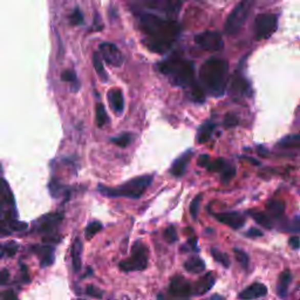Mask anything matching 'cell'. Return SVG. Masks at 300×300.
Segmentation results:
<instances>
[{"label":"cell","mask_w":300,"mask_h":300,"mask_svg":"<svg viewBox=\"0 0 300 300\" xmlns=\"http://www.w3.org/2000/svg\"><path fill=\"white\" fill-rule=\"evenodd\" d=\"M18 250H19V244L17 242L14 241L7 242L3 246V256L4 254H6V256L9 257H13L14 254L18 252Z\"/></svg>","instance_id":"cell-34"},{"label":"cell","mask_w":300,"mask_h":300,"mask_svg":"<svg viewBox=\"0 0 300 300\" xmlns=\"http://www.w3.org/2000/svg\"><path fill=\"white\" fill-rule=\"evenodd\" d=\"M70 23L72 25H81V24L83 23V14L82 12H81L79 9H75L74 11L72 12V14L70 15Z\"/></svg>","instance_id":"cell-38"},{"label":"cell","mask_w":300,"mask_h":300,"mask_svg":"<svg viewBox=\"0 0 300 300\" xmlns=\"http://www.w3.org/2000/svg\"><path fill=\"white\" fill-rule=\"evenodd\" d=\"M93 65H94V68L97 73V75L100 76V79L102 81H107L108 74L106 72V68H104L102 56H101L99 52H95V53L93 54Z\"/></svg>","instance_id":"cell-24"},{"label":"cell","mask_w":300,"mask_h":300,"mask_svg":"<svg viewBox=\"0 0 300 300\" xmlns=\"http://www.w3.org/2000/svg\"><path fill=\"white\" fill-rule=\"evenodd\" d=\"M144 2L153 9L161 10L167 13H176L180 11L183 0H144Z\"/></svg>","instance_id":"cell-13"},{"label":"cell","mask_w":300,"mask_h":300,"mask_svg":"<svg viewBox=\"0 0 300 300\" xmlns=\"http://www.w3.org/2000/svg\"><path fill=\"white\" fill-rule=\"evenodd\" d=\"M211 256L213 257L215 261L220 263V264H222L224 267L230 266V258H229L228 254L222 252V251L216 249V247H212L211 249Z\"/></svg>","instance_id":"cell-31"},{"label":"cell","mask_w":300,"mask_h":300,"mask_svg":"<svg viewBox=\"0 0 300 300\" xmlns=\"http://www.w3.org/2000/svg\"><path fill=\"white\" fill-rule=\"evenodd\" d=\"M246 236L247 237H251V238H258V237H262L263 236V232H262L261 230H258L256 228H251L246 232Z\"/></svg>","instance_id":"cell-46"},{"label":"cell","mask_w":300,"mask_h":300,"mask_svg":"<svg viewBox=\"0 0 300 300\" xmlns=\"http://www.w3.org/2000/svg\"><path fill=\"white\" fill-rule=\"evenodd\" d=\"M226 164V162L222 159H218L213 162H210V164L208 165V169L209 172H218V173H222V170L224 169Z\"/></svg>","instance_id":"cell-40"},{"label":"cell","mask_w":300,"mask_h":300,"mask_svg":"<svg viewBox=\"0 0 300 300\" xmlns=\"http://www.w3.org/2000/svg\"><path fill=\"white\" fill-rule=\"evenodd\" d=\"M164 238H165V241H167L168 243H175V242H177L178 236H177L176 229L174 228L173 225H170L169 228L164 231Z\"/></svg>","instance_id":"cell-41"},{"label":"cell","mask_w":300,"mask_h":300,"mask_svg":"<svg viewBox=\"0 0 300 300\" xmlns=\"http://www.w3.org/2000/svg\"><path fill=\"white\" fill-rule=\"evenodd\" d=\"M36 256L40 259V265L42 267L51 266L55 261V249L50 245L34 246Z\"/></svg>","instance_id":"cell-15"},{"label":"cell","mask_w":300,"mask_h":300,"mask_svg":"<svg viewBox=\"0 0 300 300\" xmlns=\"http://www.w3.org/2000/svg\"><path fill=\"white\" fill-rule=\"evenodd\" d=\"M277 15L274 14H259L254 23V33L258 40L267 39L277 30Z\"/></svg>","instance_id":"cell-7"},{"label":"cell","mask_w":300,"mask_h":300,"mask_svg":"<svg viewBox=\"0 0 300 300\" xmlns=\"http://www.w3.org/2000/svg\"><path fill=\"white\" fill-rule=\"evenodd\" d=\"M215 285V277L211 272L204 274L200 281H198L196 284H195L194 287V293L196 294H204L206 292L210 291L212 289V286Z\"/></svg>","instance_id":"cell-18"},{"label":"cell","mask_w":300,"mask_h":300,"mask_svg":"<svg viewBox=\"0 0 300 300\" xmlns=\"http://www.w3.org/2000/svg\"><path fill=\"white\" fill-rule=\"evenodd\" d=\"M86 293L88 295H91L93 298H97V299H101L103 295V291H101L100 289H97L96 286H93V285H88L87 289H86Z\"/></svg>","instance_id":"cell-42"},{"label":"cell","mask_w":300,"mask_h":300,"mask_svg":"<svg viewBox=\"0 0 300 300\" xmlns=\"http://www.w3.org/2000/svg\"><path fill=\"white\" fill-rule=\"evenodd\" d=\"M81 253H82V243L80 239H75L72 247V262L74 272H80L81 270Z\"/></svg>","instance_id":"cell-21"},{"label":"cell","mask_w":300,"mask_h":300,"mask_svg":"<svg viewBox=\"0 0 300 300\" xmlns=\"http://www.w3.org/2000/svg\"><path fill=\"white\" fill-rule=\"evenodd\" d=\"M22 272H23V277H24V282L28 283L30 282V277H28V273H27V269L25 265H22Z\"/></svg>","instance_id":"cell-50"},{"label":"cell","mask_w":300,"mask_h":300,"mask_svg":"<svg viewBox=\"0 0 300 300\" xmlns=\"http://www.w3.org/2000/svg\"><path fill=\"white\" fill-rule=\"evenodd\" d=\"M61 80L66 81V82H71L73 91H78L79 88L78 76H76V74L73 71H65L61 74Z\"/></svg>","instance_id":"cell-33"},{"label":"cell","mask_w":300,"mask_h":300,"mask_svg":"<svg viewBox=\"0 0 300 300\" xmlns=\"http://www.w3.org/2000/svg\"><path fill=\"white\" fill-rule=\"evenodd\" d=\"M201 195L200 196H196L194 198V201L191 202V204H190V213H191V216L194 220H196L197 216H198V212H200V206H201Z\"/></svg>","instance_id":"cell-39"},{"label":"cell","mask_w":300,"mask_h":300,"mask_svg":"<svg viewBox=\"0 0 300 300\" xmlns=\"http://www.w3.org/2000/svg\"><path fill=\"white\" fill-rule=\"evenodd\" d=\"M211 300H224V298H222L221 295H212Z\"/></svg>","instance_id":"cell-51"},{"label":"cell","mask_w":300,"mask_h":300,"mask_svg":"<svg viewBox=\"0 0 300 300\" xmlns=\"http://www.w3.org/2000/svg\"><path fill=\"white\" fill-rule=\"evenodd\" d=\"M184 269L191 273L203 272L205 270V263L200 257H191L184 263Z\"/></svg>","instance_id":"cell-23"},{"label":"cell","mask_w":300,"mask_h":300,"mask_svg":"<svg viewBox=\"0 0 300 300\" xmlns=\"http://www.w3.org/2000/svg\"><path fill=\"white\" fill-rule=\"evenodd\" d=\"M238 123V119H237V116L234 115V114H228L226 115V117H225V120H224V124L226 125V127H234V125H236Z\"/></svg>","instance_id":"cell-43"},{"label":"cell","mask_w":300,"mask_h":300,"mask_svg":"<svg viewBox=\"0 0 300 300\" xmlns=\"http://www.w3.org/2000/svg\"><path fill=\"white\" fill-rule=\"evenodd\" d=\"M234 252V256H236L237 262L241 264L244 269H247V266H249V256L244 252L243 250H239V249H234L233 250Z\"/></svg>","instance_id":"cell-37"},{"label":"cell","mask_w":300,"mask_h":300,"mask_svg":"<svg viewBox=\"0 0 300 300\" xmlns=\"http://www.w3.org/2000/svg\"><path fill=\"white\" fill-rule=\"evenodd\" d=\"M3 226L4 228L9 229L10 231H17V232H20V231H24L27 229V224L25 222H19L18 220H7V221H3Z\"/></svg>","instance_id":"cell-28"},{"label":"cell","mask_w":300,"mask_h":300,"mask_svg":"<svg viewBox=\"0 0 300 300\" xmlns=\"http://www.w3.org/2000/svg\"><path fill=\"white\" fill-rule=\"evenodd\" d=\"M159 70L167 76L173 86L190 89L196 84L195 81V67L189 60L173 55L159 65Z\"/></svg>","instance_id":"cell-3"},{"label":"cell","mask_w":300,"mask_h":300,"mask_svg":"<svg viewBox=\"0 0 300 300\" xmlns=\"http://www.w3.org/2000/svg\"><path fill=\"white\" fill-rule=\"evenodd\" d=\"M61 221L62 213L46 215V216L41 217L38 222H36V230L41 233L50 234L52 232H54L60 223H61Z\"/></svg>","instance_id":"cell-11"},{"label":"cell","mask_w":300,"mask_h":300,"mask_svg":"<svg viewBox=\"0 0 300 300\" xmlns=\"http://www.w3.org/2000/svg\"><path fill=\"white\" fill-rule=\"evenodd\" d=\"M213 129H215V123H212L211 121H206V122L202 124L197 132L198 143L202 144V143H205V142H208L212 135Z\"/></svg>","instance_id":"cell-22"},{"label":"cell","mask_w":300,"mask_h":300,"mask_svg":"<svg viewBox=\"0 0 300 300\" xmlns=\"http://www.w3.org/2000/svg\"><path fill=\"white\" fill-rule=\"evenodd\" d=\"M266 294H267V289L264 284L254 283L239 293V299L253 300V299L265 297Z\"/></svg>","instance_id":"cell-14"},{"label":"cell","mask_w":300,"mask_h":300,"mask_svg":"<svg viewBox=\"0 0 300 300\" xmlns=\"http://www.w3.org/2000/svg\"><path fill=\"white\" fill-rule=\"evenodd\" d=\"M266 209L271 217L279 218L285 211V204L282 201H270L266 205Z\"/></svg>","instance_id":"cell-25"},{"label":"cell","mask_w":300,"mask_h":300,"mask_svg":"<svg viewBox=\"0 0 300 300\" xmlns=\"http://www.w3.org/2000/svg\"><path fill=\"white\" fill-rule=\"evenodd\" d=\"M289 244L293 250H298L300 247V238L298 236L291 237L290 241H289Z\"/></svg>","instance_id":"cell-47"},{"label":"cell","mask_w":300,"mask_h":300,"mask_svg":"<svg viewBox=\"0 0 300 300\" xmlns=\"http://www.w3.org/2000/svg\"><path fill=\"white\" fill-rule=\"evenodd\" d=\"M108 102L111 104V108L115 112V114H122L124 108V99L122 92L119 88L111 89L108 92Z\"/></svg>","instance_id":"cell-17"},{"label":"cell","mask_w":300,"mask_h":300,"mask_svg":"<svg viewBox=\"0 0 300 300\" xmlns=\"http://www.w3.org/2000/svg\"><path fill=\"white\" fill-rule=\"evenodd\" d=\"M209 164H210V156L206 155V154H202V155L198 157V165L208 168Z\"/></svg>","instance_id":"cell-44"},{"label":"cell","mask_w":300,"mask_h":300,"mask_svg":"<svg viewBox=\"0 0 300 300\" xmlns=\"http://www.w3.org/2000/svg\"><path fill=\"white\" fill-rule=\"evenodd\" d=\"M148 266V249L143 243L136 241L132 246V256L120 263V269L125 272L143 271Z\"/></svg>","instance_id":"cell-6"},{"label":"cell","mask_w":300,"mask_h":300,"mask_svg":"<svg viewBox=\"0 0 300 300\" xmlns=\"http://www.w3.org/2000/svg\"><path fill=\"white\" fill-rule=\"evenodd\" d=\"M254 3H256V0H242L241 3H238V5L232 10L225 22L224 31L226 34L232 35L238 33L239 30L245 24L246 19L249 18Z\"/></svg>","instance_id":"cell-5"},{"label":"cell","mask_w":300,"mask_h":300,"mask_svg":"<svg viewBox=\"0 0 300 300\" xmlns=\"http://www.w3.org/2000/svg\"><path fill=\"white\" fill-rule=\"evenodd\" d=\"M95 116H96V123L99 127H104L108 122V115L106 112V108L102 103H97L95 108Z\"/></svg>","instance_id":"cell-26"},{"label":"cell","mask_w":300,"mask_h":300,"mask_svg":"<svg viewBox=\"0 0 300 300\" xmlns=\"http://www.w3.org/2000/svg\"><path fill=\"white\" fill-rule=\"evenodd\" d=\"M292 275L289 270H285L282 272L281 277H279V283L277 285V293L281 298H286L287 291H289V286L291 284Z\"/></svg>","instance_id":"cell-20"},{"label":"cell","mask_w":300,"mask_h":300,"mask_svg":"<svg viewBox=\"0 0 300 300\" xmlns=\"http://www.w3.org/2000/svg\"><path fill=\"white\" fill-rule=\"evenodd\" d=\"M279 145L285 148H297L300 149V134L289 135L279 142Z\"/></svg>","instance_id":"cell-27"},{"label":"cell","mask_w":300,"mask_h":300,"mask_svg":"<svg viewBox=\"0 0 300 300\" xmlns=\"http://www.w3.org/2000/svg\"><path fill=\"white\" fill-rule=\"evenodd\" d=\"M195 41L205 51H212L217 52L220 51L224 46V41H223L222 35L218 32L215 31H204L202 33L197 34L195 38Z\"/></svg>","instance_id":"cell-8"},{"label":"cell","mask_w":300,"mask_h":300,"mask_svg":"<svg viewBox=\"0 0 300 300\" xmlns=\"http://www.w3.org/2000/svg\"><path fill=\"white\" fill-rule=\"evenodd\" d=\"M229 78V63L224 59L210 58L202 65L200 81L204 92L211 96L224 94Z\"/></svg>","instance_id":"cell-2"},{"label":"cell","mask_w":300,"mask_h":300,"mask_svg":"<svg viewBox=\"0 0 300 300\" xmlns=\"http://www.w3.org/2000/svg\"><path fill=\"white\" fill-rule=\"evenodd\" d=\"M231 93L236 95H244L247 93V89H249V84H247L246 80L243 78V76L236 74L232 78L231 81Z\"/></svg>","instance_id":"cell-19"},{"label":"cell","mask_w":300,"mask_h":300,"mask_svg":"<svg viewBox=\"0 0 300 300\" xmlns=\"http://www.w3.org/2000/svg\"><path fill=\"white\" fill-rule=\"evenodd\" d=\"M236 175V168L233 167L232 164H229L226 163L224 169L222 170L221 173V178H222V182L223 183H228L232 178Z\"/></svg>","instance_id":"cell-32"},{"label":"cell","mask_w":300,"mask_h":300,"mask_svg":"<svg viewBox=\"0 0 300 300\" xmlns=\"http://www.w3.org/2000/svg\"><path fill=\"white\" fill-rule=\"evenodd\" d=\"M216 220L218 222L223 223V224L229 225L232 229H241L242 226L245 224V217L242 213L231 211V212H223V213H216L215 215Z\"/></svg>","instance_id":"cell-12"},{"label":"cell","mask_w":300,"mask_h":300,"mask_svg":"<svg viewBox=\"0 0 300 300\" xmlns=\"http://www.w3.org/2000/svg\"><path fill=\"white\" fill-rule=\"evenodd\" d=\"M48 189L53 197H59L65 191V186L58 180H52L48 184Z\"/></svg>","instance_id":"cell-35"},{"label":"cell","mask_w":300,"mask_h":300,"mask_svg":"<svg viewBox=\"0 0 300 300\" xmlns=\"http://www.w3.org/2000/svg\"><path fill=\"white\" fill-rule=\"evenodd\" d=\"M3 299L4 300H18L17 294H15V292L13 290H6L5 292L3 293Z\"/></svg>","instance_id":"cell-45"},{"label":"cell","mask_w":300,"mask_h":300,"mask_svg":"<svg viewBox=\"0 0 300 300\" xmlns=\"http://www.w3.org/2000/svg\"><path fill=\"white\" fill-rule=\"evenodd\" d=\"M76 300H82V299H76Z\"/></svg>","instance_id":"cell-53"},{"label":"cell","mask_w":300,"mask_h":300,"mask_svg":"<svg viewBox=\"0 0 300 300\" xmlns=\"http://www.w3.org/2000/svg\"><path fill=\"white\" fill-rule=\"evenodd\" d=\"M251 217L256 221L259 225L264 226L266 229L272 228V222L270 220V216L263 212H251Z\"/></svg>","instance_id":"cell-30"},{"label":"cell","mask_w":300,"mask_h":300,"mask_svg":"<svg viewBox=\"0 0 300 300\" xmlns=\"http://www.w3.org/2000/svg\"><path fill=\"white\" fill-rule=\"evenodd\" d=\"M9 278H10V272L6 269H4L2 271V275H0V282H2L3 285H5V284L9 282Z\"/></svg>","instance_id":"cell-48"},{"label":"cell","mask_w":300,"mask_h":300,"mask_svg":"<svg viewBox=\"0 0 300 300\" xmlns=\"http://www.w3.org/2000/svg\"><path fill=\"white\" fill-rule=\"evenodd\" d=\"M136 15L140 30L143 34V42L152 52L165 53L180 36V25L174 20L145 12H137Z\"/></svg>","instance_id":"cell-1"},{"label":"cell","mask_w":300,"mask_h":300,"mask_svg":"<svg viewBox=\"0 0 300 300\" xmlns=\"http://www.w3.org/2000/svg\"><path fill=\"white\" fill-rule=\"evenodd\" d=\"M133 141V134L131 133H123L117 135L116 137H113L112 142L116 145H119L121 148H125L127 145L131 144V142Z\"/></svg>","instance_id":"cell-29"},{"label":"cell","mask_w":300,"mask_h":300,"mask_svg":"<svg viewBox=\"0 0 300 300\" xmlns=\"http://www.w3.org/2000/svg\"><path fill=\"white\" fill-rule=\"evenodd\" d=\"M192 157V152L189 150V152H185L183 155L174 162L172 168H170V174L175 177H181L184 175L186 167H188L190 160Z\"/></svg>","instance_id":"cell-16"},{"label":"cell","mask_w":300,"mask_h":300,"mask_svg":"<svg viewBox=\"0 0 300 300\" xmlns=\"http://www.w3.org/2000/svg\"><path fill=\"white\" fill-rule=\"evenodd\" d=\"M169 293L178 299H188L194 293V289L189 281L182 275H176L170 281Z\"/></svg>","instance_id":"cell-9"},{"label":"cell","mask_w":300,"mask_h":300,"mask_svg":"<svg viewBox=\"0 0 300 300\" xmlns=\"http://www.w3.org/2000/svg\"><path fill=\"white\" fill-rule=\"evenodd\" d=\"M102 230V224L100 222H92L89 223L86 228V237L89 239L92 237H94L97 232Z\"/></svg>","instance_id":"cell-36"},{"label":"cell","mask_w":300,"mask_h":300,"mask_svg":"<svg viewBox=\"0 0 300 300\" xmlns=\"http://www.w3.org/2000/svg\"><path fill=\"white\" fill-rule=\"evenodd\" d=\"M153 182L152 175H144L133 178V180L125 182L122 185L109 188V186L99 185L100 194L107 197H128V198H139L145 192Z\"/></svg>","instance_id":"cell-4"},{"label":"cell","mask_w":300,"mask_h":300,"mask_svg":"<svg viewBox=\"0 0 300 300\" xmlns=\"http://www.w3.org/2000/svg\"><path fill=\"white\" fill-rule=\"evenodd\" d=\"M157 299H159V300H170L168 298H165L163 294H159V295H157Z\"/></svg>","instance_id":"cell-52"},{"label":"cell","mask_w":300,"mask_h":300,"mask_svg":"<svg viewBox=\"0 0 300 300\" xmlns=\"http://www.w3.org/2000/svg\"><path fill=\"white\" fill-rule=\"evenodd\" d=\"M197 243H198V241H197V238H196V237H192V238L188 239V245H189L190 247H191V249H192L194 251H198Z\"/></svg>","instance_id":"cell-49"},{"label":"cell","mask_w":300,"mask_h":300,"mask_svg":"<svg viewBox=\"0 0 300 300\" xmlns=\"http://www.w3.org/2000/svg\"><path fill=\"white\" fill-rule=\"evenodd\" d=\"M99 53L102 56V59L111 66L120 67L123 63V55L121 53L119 48L112 42H102L99 46Z\"/></svg>","instance_id":"cell-10"}]
</instances>
